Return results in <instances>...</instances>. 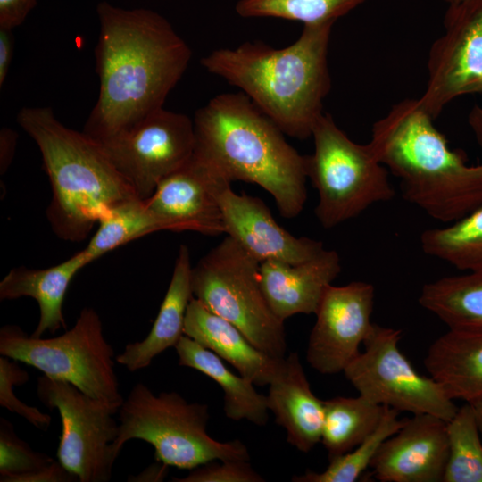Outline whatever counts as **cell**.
I'll use <instances>...</instances> for the list:
<instances>
[{"instance_id": "4", "label": "cell", "mask_w": 482, "mask_h": 482, "mask_svg": "<svg viewBox=\"0 0 482 482\" xmlns=\"http://www.w3.org/2000/svg\"><path fill=\"white\" fill-rule=\"evenodd\" d=\"M433 120L419 98L403 99L373 124L369 145L406 201L453 223L482 205V163L469 165Z\"/></svg>"}, {"instance_id": "14", "label": "cell", "mask_w": 482, "mask_h": 482, "mask_svg": "<svg viewBox=\"0 0 482 482\" xmlns=\"http://www.w3.org/2000/svg\"><path fill=\"white\" fill-rule=\"evenodd\" d=\"M374 296L373 285L364 281L327 287L308 341L306 358L312 369L344 372L373 327Z\"/></svg>"}, {"instance_id": "33", "label": "cell", "mask_w": 482, "mask_h": 482, "mask_svg": "<svg viewBox=\"0 0 482 482\" xmlns=\"http://www.w3.org/2000/svg\"><path fill=\"white\" fill-rule=\"evenodd\" d=\"M18 361L1 355L0 357V405L9 411L27 420L37 429L46 431L51 424V417L29 406L17 398L13 392L14 386H22L29 377Z\"/></svg>"}, {"instance_id": "10", "label": "cell", "mask_w": 482, "mask_h": 482, "mask_svg": "<svg viewBox=\"0 0 482 482\" xmlns=\"http://www.w3.org/2000/svg\"><path fill=\"white\" fill-rule=\"evenodd\" d=\"M401 337L400 329L373 324L364 351L345 369V378L377 404L449 421L459 407L438 382L412 367L398 347Z\"/></svg>"}, {"instance_id": "20", "label": "cell", "mask_w": 482, "mask_h": 482, "mask_svg": "<svg viewBox=\"0 0 482 482\" xmlns=\"http://www.w3.org/2000/svg\"><path fill=\"white\" fill-rule=\"evenodd\" d=\"M184 335L228 362L255 386L270 383L283 362L255 345L232 323L193 297L188 304Z\"/></svg>"}, {"instance_id": "24", "label": "cell", "mask_w": 482, "mask_h": 482, "mask_svg": "<svg viewBox=\"0 0 482 482\" xmlns=\"http://www.w3.org/2000/svg\"><path fill=\"white\" fill-rule=\"evenodd\" d=\"M174 348L180 366L195 369L220 386L224 394V412L229 419L246 420L258 426L267 423V396L258 393L251 380L230 371L220 357L186 335Z\"/></svg>"}, {"instance_id": "23", "label": "cell", "mask_w": 482, "mask_h": 482, "mask_svg": "<svg viewBox=\"0 0 482 482\" xmlns=\"http://www.w3.org/2000/svg\"><path fill=\"white\" fill-rule=\"evenodd\" d=\"M424 365L451 399L482 402V329H448L430 345Z\"/></svg>"}, {"instance_id": "37", "label": "cell", "mask_w": 482, "mask_h": 482, "mask_svg": "<svg viewBox=\"0 0 482 482\" xmlns=\"http://www.w3.org/2000/svg\"><path fill=\"white\" fill-rule=\"evenodd\" d=\"M14 49L12 29L0 28V87L4 84Z\"/></svg>"}, {"instance_id": "15", "label": "cell", "mask_w": 482, "mask_h": 482, "mask_svg": "<svg viewBox=\"0 0 482 482\" xmlns=\"http://www.w3.org/2000/svg\"><path fill=\"white\" fill-rule=\"evenodd\" d=\"M230 183L214 165L194 153L158 184L145 203L169 230L217 236L224 233L219 195Z\"/></svg>"}, {"instance_id": "38", "label": "cell", "mask_w": 482, "mask_h": 482, "mask_svg": "<svg viewBox=\"0 0 482 482\" xmlns=\"http://www.w3.org/2000/svg\"><path fill=\"white\" fill-rule=\"evenodd\" d=\"M17 133L9 128H3L0 132V170L4 173L12 162L16 143Z\"/></svg>"}, {"instance_id": "19", "label": "cell", "mask_w": 482, "mask_h": 482, "mask_svg": "<svg viewBox=\"0 0 482 482\" xmlns=\"http://www.w3.org/2000/svg\"><path fill=\"white\" fill-rule=\"evenodd\" d=\"M269 386L268 408L286 429L287 442L310 452L321 441L324 404L312 391L296 352L284 358Z\"/></svg>"}, {"instance_id": "3", "label": "cell", "mask_w": 482, "mask_h": 482, "mask_svg": "<svg viewBox=\"0 0 482 482\" xmlns=\"http://www.w3.org/2000/svg\"><path fill=\"white\" fill-rule=\"evenodd\" d=\"M195 154L229 181L242 180L270 193L281 216L296 217L307 199V155L243 92L212 97L194 117Z\"/></svg>"}, {"instance_id": "6", "label": "cell", "mask_w": 482, "mask_h": 482, "mask_svg": "<svg viewBox=\"0 0 482 482\" xmlns=\"http://www.w3.org/2000/svg\"><path fill=\"white\" fill-rule=\"evenodd\" d=\"M118 436L113 452L140 439L153 445L155 461L168 466L193 470L213 460H245L250 454L240 440L220 442L207 433L208 406L188 403L177 392L154 395L137 383L119 412Z\"/></svg>"}, {"instance_id": "13", "label": "cell", "mask_w": 482, "mask_h": 482, "mask_svg": "<svg viewBox=\"0 0 482 482\" xmlns=\"http://www.w3.org/2000/svg\"><path fill=\"white\" fill-rule=\"evenodd\" d=\"M444 34L432 44L419 98L435 120L454 99L482 93V0L448 5Z\"/></svg>"}, {"instance_id": "40", "label": "cell", "mask_w": 482, "mask_h": 482, "mask_svg": "<svg viewBox=\"0 0 482 482\" xmlns=\"http://www.w3.org/2000/svg\"><path fill=\"white\" fill-rule=\"evenodd\" d=\"M469 126L482 149V105L473 106L468 115Z\"/></svg>"}, {"instance_id": "27", "label": "cell", "mask_w": 482, "mask_h": 482, "mask_svg": "<svg viewBox=\"0 0 482 482\" xmlns=\"http://www.w3.org/2000/svg\"><path fill=\"white\" fill-rule=\"evenodd\" d=\"M97 223L96 232L81 250L88 263L143 236L169 230L167 223L149 209L145 200L138 197L115 204Z\"/></svg>"}, {"instance_id": "16", "label": "cell", "mask_w": 482, "mask_h": 482, "mask_svg": "<svg viewBox=\"0 0 482 482\" xmlns=\"http://www.w3.org/2000/svg\"><path fill=\"white\" fill-rule=\"evenodd\" d=\"M447 459V421L415 414L383 442L370 468L381 482H443Z\"/></svg>"}, {"instance_id": "11", "label": "cell", "mask_w": 482, "mask_h": 482, "mask_svg": "<svg viewBox=\"0 0 482 482\" xmlns=\"http://www.w3.org/2000/svg\"><path fill=\"white\" fill-rule=\"evenodd\" d=\"M37 394L48 409H56L62 420L57 460L79 482H107L118 456L113 443L120 408L95 399L71 383L43 375Z\"/></svg>"}, {"instance_id": "17", "label": "cell", "mask_w": 482, "mask_h": 482, "mask_svg": "<svg viewBox=\"0 0 482 482\" xmlns=\"http://www.w3.org/2000/svg\"><path fill=\"white\" fill-rule=\"evenodd\" d=\"M224 233L260 263L276 260L291 264L308 261L323 249V243L296 237L279 226L258 197L237 195L230 186L219 195Z\"/></svg>"}, {"instance_id": "7", "label": "cell", "mask_w": 482, "mask_h": 482, "mask_svg": "<svg viewBox=\"0 0 482 482\" xmlns=\"http://www.w3.org/2000/svg\"><path fill=\"white\" fill-rule=\"evenodd\" d=\"M0 354L118 408L124 401L114 369V350L104 335L98 313L91 307L83 308L74 326L58 337H34L16 325L2 327Z\"/></svg>"}, {"instance_id": "25", "label": "cell", "mask_w": 482, "mask_h": 482, "mask_svg": "<svg viewBox=\"0 0 482 482\" xmlns=\"http://www.w3.org/2000/svg\"><path fill=\"white\" fill-rule=\"evenodd\" d=\"M418 301L449 329H482V272L443 277L427 283Z\"/></svg>"}, {"instance_id": "36", "label": "cell", "mask_w": 482, "mask_h": 482, "mask_svg": "<svg viewBox=\"0 0 482 482\" xmlns=\"http://www.w3.org/2000/svg\"><path fill=\"white\" fill-rule=\"evenodd\" d=\"M37 0H0V28L13 29L22 24Z\"/></svg>"}, {"instance_id": "30", "label": "cell", "mask_w": 482, "mask_h": 482, "mask_svg": "<svg viewBox=\"0 0 482 482\" xmlns=\"http://www.w3.org/2000/svg\"><path fill=\"white\" fill-rule=\"evenodd\" d=\"M399 411L385 406L383 418L378 428L353 450L329 459V465L321 472L307 470L295 476L294 482H355L370 466L383 442L396 433L404 424Z\"/></svg>"}, {"instance_id": "35", "label": "cell", "mask_w": 482, "mask_h": 482, "mask_svg": "<svg viewBox=\"0 0 482 482\" xmlns=\"http://www.w3.org/2000/svg\"><path fill=\"white\" fill-rule=\"evenodd\" d=\"M4 482H79L58 460L35 471L9 477Z\"/></svg>"}, {"instance_id": "42", "label": "cell", "mask_w": 482, "mask_h": 482, "mask_svg": "<svg viewBox=\"0 0 482 482\" xmlns=\"http://www.w3.org/2000/svg\"><path fill=\"white\" fill-rule=\"evenodd\" d=\"M441 1L445 2L448 5H453V4H460L465 0H441Z\"/></svg>"}, {"instance_id": "29", "label": "cell", "mask_w": 482, "mask_h": 482, "mask_svg": "<svg viewBox=\"0 0 482 482\" xmlns=\"http://www.w3.org/2000/svg\"><path fill=\"white\" fill-rule=\"evenodd\" d=\"M448 459L443 482H482V438L473 405L447 421Z\"/></svg>"}, {"instance_id": "21", "label": "cell", "mask_w": 482, "mask_h": 482, "mask_svg": "<svg viewBox=\"0 0 482 482\" xmlns=\"http://www.w3.org/2000/svg\"><path fill=\"white\" fill-rule=\"evenodd\" d=\"M192 265L187 245L179 246L171 279L154 325L145 339L128 344L115 357L130 372L148 367L152 361L184 336L186 314L194 297Z\"/></svg>"}, {"instance_id": "41", "label": "cell", "mask_w": 482, "mask_h": 482, "mask_svg": "<svg viewBox=\"0 0 482 482\" xmlns=\"http://www.w3.org/2000/svg\"><path fill=\"white\" fill-rule=\"evenodd\" d=\"M474 407L478 430L482 438V402L471 404Z\"/></svg>"}, {"instance_id": "2", "label": "cell", "mask_w": 482, "mask_h": 482, "mask_svg": "<svg viewBox=\"0 0 482 482\" xmlns=\"http://www.w3.org/2000/svg\"><path fill=\"white\" fill-rule=\"evenodd\" d=\"M334 23L303 25L284 48L246 41L216 49L201 64L240 88L284 134L303 140L312 137L331 88L328 56Z\"/></svg>"}, {"instance_id": "28", "label": "cell", "mask_w": 482, "mask_h": 482, "mask_svg": "<svg viewBox=\"0 0 482 482\" xmlns=\"http://www.w3.org/2000/svg\"><path fill=\"white\" fill-rule=\"evenodd\" d=\"M422 251L453 267L482 272V205L464 218L420 235Z\"/></svg>"}, {"instance_id": "8", "label": "cell", "mask_w": 482, "mask_h": 482, "mask_svg": "<svg viewBox=\"0 0 482 482\" xmlns=\"http://www.w3.org/2000/svg\"><path fill=\"white\" fill-rule=\"evenodd\" d=\"M312 137L314 152L307 155V176L318 192L314 212L323 228H334L395 197L388 170L369 143L353 142L330 114H321Z\"/></svg>"}, {"instance_id": "18", "label": "cell", "mask_w": 482, "mask_h": 482, "mask_svg": "<svg viewBox=\"0 0 482 482\" xmlns=\"http://www.w3.org/2000/svg\"><path fill=\"white\" fill-rule=\"evenodd\" d=\"M340 272L338 253L325 248L297 264L276 260L260 264L264 296L274 315L283 322L295 314H315L325 290Z\"/></svg>"}, {"instance_id": "31", "label": "cell", "mask_w": 482, "mask_h": 482, "mask_svg": "<svg viewBox=\"0 0 482 482\" xmlns=\"http://www.w3.org/2000/svg\"><path fill=\"white\" fill-rule=\"evenodd\" d=\"M366 0H239L237 13L243 18H279L303 25L335 22Z\"/></svg>"}, {"instance_id": "22", "label": "cell", "mask_w": 482, "mask_h": 482, "mask_svg": "<svg viewBox=\"0 0 482 482\" xmlns=\"http://www.w3.org/2000/svg\"><path fill=\"white\" fill-rule=\"evenodd\" d=\"M88 264L83 252L79 251L50 268H13L0 282V300L33 298L39 308V320L31 336L40 337L46 332L54 334L66 328L62 306L69 286L75 275Z\"/></svg>"}, {"instance_id": "1", "label": "cell", "mask_w": 482, "mask_h": 482, "mask_svg": "<svg viewBox=\"0 0 482 482\" xmlns=\"http://www.w3.org/2000/svg\"><path fill=\"white\" fill-rule=\"evenodd\" d=\"M96 13L99 95L83 132L102 143L163 108L192 52L154 11L123 9L104 1Z\"/></svg>"}, {"instance_id": "26", "label": "cell", "mask_w": 482, "mask_h": 482, "mask_svg": "<svg viewBox=\"0 0 482 482\" xmlns=\"http://www.w3.org/2000/svg\"><path fill=\"white\" fill-rule=\"evenodd\" d=\"M321 443L328 460L342 455L366 439L379 425L385 406L357 397L338 396L323 401Z\"/></svg>"}, {"instance_id": "5", "label": "cell", "mask_w": 482, "mask_h": 482, "mask_svg": "<svg viewBox=\"0 0 482 482\" xmlns=\"http://www.w3.org/2000/svg\"><path fill=\"white\" fill-rule=\"evenodd\" d=\"M17 122L41 153L52 187L46 218L59 238L85 240L109 208L137 197L102 145L64 126L51 108L24 107Z\"/></svg>"}, {"instance_id": "32", "label": "cell", "mask_w": 482, "mask_h": 482, "mask_svg": "<svg viewBox=\"0 0 482 482\" xmlns=\"http://www.w3.org/2000/svg\"><path fill=\"white\" fill-rule=\"evenodd\" d=\"M55 460L33 450L15 433L12 424L0 419V481L42 469Z\"/></svg>"}, {"instance_id": "12", "label": "cell", "mask_w": 482, "mask_h": 482, "mask_svg": "<svg viewBox=\"0 0 482 482\" xmlns=\"http://www.w3.org/2000/svg\"><path fill=\"white\" fill-rule=\"evenodd\" d=\"M99 144L136 195L146 200L165 177L192 157L194 120L162 108Z\"/></svg>"}, {"instance_id": "34", "label": "cell", "mask_w": 482, "mask_h": 482, "mask_svg": "<svg viewBox=\"0 0 482 482\" xmlns=\"http://www.w3.org/2000/svg\"><path fill=\"white\" fill-rule=\"evenodd\" d=\"M175 482H262L245 460H213L191 470L183 478H173Z\"/></svg>"}, {"instance_id": "9", "label": "cell", "mask_w": 482, "mask_h": 482, "mask_svg": "<svg viewBox=\"0 0 482 482\" xmlns=\"http://www.w3.org/2000/svg\"><path fill=\"white\" fill-rule=\"evenodd\" d=\"M260 262L227 236L192 268L194 297L236 326L265 353L283 358L284 322L270 310L260 279Z\"/></svg>"}, {"instance_id": "39", "label": "cell", "mask_w": 482, "mask_h": 482, "mask_svg": "<svg viewBox=\"0 0 482 482\" xmlns=\"http://www.w3.org/2000/svg\"><path fill=\"white\" fill-rule=\"evenodd\" d=\"M137 476L129 477V481H162L168 473V465L156 461Z\"/></svg>"}]
</instances>
